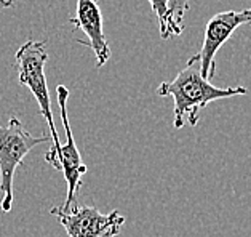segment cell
<instances>
[{
  "label": "cell",
  "mask_w": 251,
  "mask_h": 237,
  "mask_svg": "<svg viewBox=\"0 0 251 237\" xmlns=\"http://www.w3.org/2000/svg\"><path fill=\"white\" fill-rule=\"evenodd\" d=\"M247 93L248 90L245 87H214L210 80L201 76L200 64L192 58H189L186 68L173 80L162 82L157 87L158 96H171L175 101L173 127L176 130L182 129L187 124L191 127L197 125L200 120V111L210 103Z\"/></svg>",
  "instance_id": "6da1fadb"
},
{
  "label": "cell",
  "mask_w": 251,
  "mask_h": 237,
  "mask_svg": "<svg viewBox=\"0 0 251 237\" xmlns=\"http://www.w3.org/2000/svg\"><path fill=\"white\" fill-rule=\"evenodd\" d=\"M168 10H170V20L171 26L175 29V34L179 35L184 31V16L189 10V0H170L168 2Z\"/></svg>",
  "instance_id": "9c48e42d"
},
{
  "label": "cell",
  "mask_w": 251,
  "mask_h": 237,
  "mask_svg": "<svg viewBox=\"0 0 251 237\" xmlns=\"http://www.w3.org/2000/svg\"><path fill=\"white\" fill-rule=\"evenodd\" d=\"M48 141L50 136H34L16 117H11L7 127H0V192L3 194L0 207L3 213H10L13 209V180L16 168L35 146Z\"/></svg>",
  "instance_id": "3957f363"
},
{
  "label": "cell",
  "mask_w": 251,
  "mask_h": 237,
  "mask_svg": "<svg viewBox=\"0 0 251 237\" xmlns=\"http://www.w3.org/2000/svg\"><path fill=\"white\" fill-rule=\"evenodd\" d=\"M240 26H251V7L242 11H221L208 21L200 52L192 56L200 64V72L206 80L216 74V53Z\"/></svg>",
  "instance_id": "277c9868"
},
{
  "label": "cell",
  "mask_w": 251,
  "mask_h": 237,
  "mask_svg": "<svg viewBox=\"0 0 251 237\" xmlns=\"http://www.w3.org/2000/svg\"><path fill=\"white\" fill-rule=\"evenodd\" d=\"M16 58V68H18V80L23 87H27L30 93L34 95L35 101L39 103L40 114L44 115L48 127H50L51 141L53 146L47 151L45 160L50 163L53 168L59 170V149L61 141L53 120V111H51V101H50V92L47 85V76H45V64L48 61V52L45 47V42L37 40H27L18 48L15 54Z\"/></svg>",
  "instance_id": "7a4b0ae2"
},
{
  "label": "cell",
  "mask_w": 251,
  "mask_h": 237,
  "mask_svg": "<svg viewBox=\"0 0 251 237\" xmlns=\"http://www.w3.org/2000/svg\"><path fill=\"white\" fill-rule=\"evenodd\" d=\"M168 2H170V0H149L152 11H154L155 16H157L158 29H160V37L163 40H168V39L175 37V35H176L173 26H171Z\"/></svg>",
  "instance_id": "ba28073f"
},
{
  "label": "cell",
  "mask_w": 251,
  "mask_h": 237,
  "mask_svg": "<svg viewBox=\"0 0 251 237\" xmlns=\"http://www.w3.org/2000/svg\"><path fill=\"white\" fill-rule=\"evenodd\" d=\"M15 2H16V0H0V7H3V8L13 7Z\"/></svg>",
  "instance_id": "30bf717a"
},
{
  "label": "cell",
  "mask_w": 251,
  "mask_h": 237,
  "mask_svg": "<svg viewBox=\"0 0 251 237\" xmlns=\"http://www.w3.org/2000/svg\"><path fill=\"white\" fill-rule=\"evenodd\" d=\"M80 31L87 35V40L75 39L77 44L87 45L95 52L96 68L100 69L111 58V48L102 29V13L101 8L95 0H77L75 16L69 20Z\"/></svg>",
  "instance_id": "52a82bcc"
},
{
  "label": "cell",
  "mask_w": 251,
  "mask_h": 237,
  "mask_svg": "<svg viewBox=\"0 0 251 237\" xmlns=\"http://www.w3.org/2000/svg\"><path fill=\"white\" fill-rule=\"evenodd\" d=\"M58 95V105H59V114L61 122H63L64 132H66V143L61 144L59 149V172H63V176L67 183V196L64 204L59 207L63 211L71 210L72 207L78 205L77 197L82 187V176L88 172L87 165L82 160V156L78 153L74 133H72L69 115H67V98H69V90L64 85H58L56 87Z\"/></svg>",
  "instance_id": "8992f818"
},
{
  "label": "cell",
  "mask_w": 251,
  "mask_h": 237,
  "mask_svg": "<svg viewBox=\"0 0 251 237\" xmlns=\"http://www.w3.org/2000/svg\"><path fill=\"white\" fill-rule=\"evenodd\" d=\"M50 211L66 229L67 237H115L125 224V216L119 210L101 213L95 207L75 205L67 211L59 207Z\"/></svg>",
  "instance_id": "5b68a950"
}]
</instances>
